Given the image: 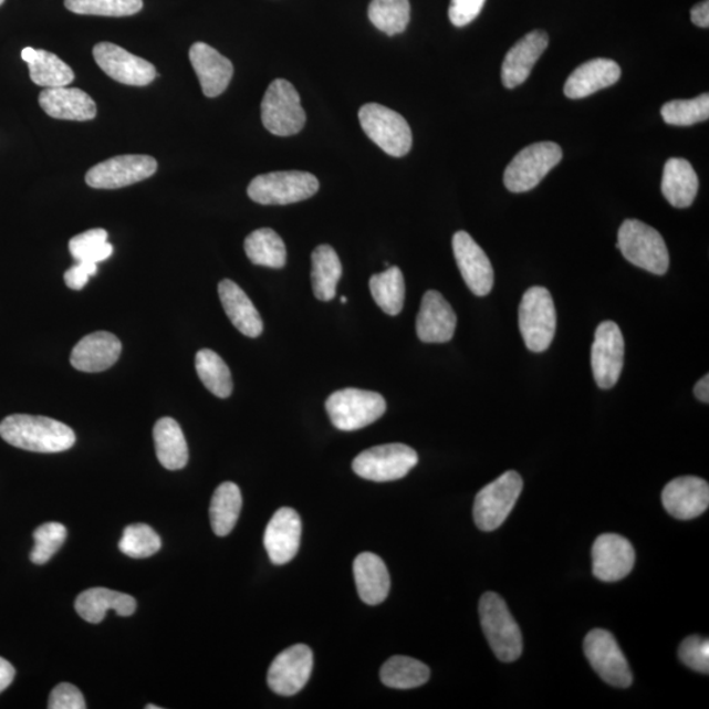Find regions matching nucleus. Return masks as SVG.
Segmentation results:
<instances>
[{"instance_id": "f257e3e1", "label": "nucleus", "mask_w": 709, "mask_h": 709, "mask_svg": "<svg viewBox=\"0 0 709 709\" xmlns=\"http://www.w3.org/2000/svg\"><path fill=\"white\" fill-rule=\"evenodd\" d=\"M0 437L7 444L39 453L67 451L75 445V434L67 425L46 417L13 414L0 423Z\"/></svg>"}, {"instance_id": "f03ea898", "label": "nucleus", "mask_w": 709, "mask_h": 709, "mask_svg": "<svg viewBox=\"0 0 709 709\" xmlns=\"http://www.w3.org/2000/svg\"><path fill=\"white\" fill-rule=\"evenodd\" d=\"M480 622L491 650L502 663H514L522 656L521 628L512 617L507 602L496 593H486L480 599Z\"/></svg>"}, {"instance_id": "7ed1b4c3", "label": "nucleus", "mask_w": 709, "mask_h": 709, "mask_svg": "<svg viewBox=\"0 0 709 709\" xmlns=\"http://www.w3.org/2000/svg\"><path fill=\"white\" fill-rule=\"evenodd\" d=\"M616 248L638 269L665 275L669 270L668 246L655 228L638 220H626L617 233Z\"/></svg>"}, {"instance_id": "20e7f679", "label": "nucleus", "mask_w": 709, "mask_h": 709, "mask_svg": "<svg viewBox=\"0 0 709 709\" xmlns=\"http://www.w3.org/2000/svg\"><path fill=\"white\" fill-rule=\"evenodd\" d=\"M557 314L552 294L544 286H532L523 294L519 306V329L525 347L532 353H544L556 334Z\"/></svg>"}, {"instance_id": "39448f33", "label": "nucleus", "mask_w": 709, "mask_h": 709, "mask_svg": "<svg viewBox=\"0 0 709 709\" xmlns=\"http://www.w3.org/2000/svg\"><path fill=\"white\" fill-rule=\"evenodd\" d=\"M319 189L320 181L311 173L278 171L252 179L248 195L252 201L262 206H288L311 199Z\"/></svg>"}, {"instance_id": "423d86ee", "label": "nucleus", "mask_w": 709, "mask_h": 709, "mask_svg": "<svg viewBox=\"0 0 709 709\" xmlns=\"http://www.w3.org/2000/svg\"><path fill=\"white\" fill-rule=\"evenodd\" d=\"M326 411L335 428L356 431L375 424L386 411V403L376 392L347 388L327 398Z\"/></svg>"}, {"instance_id": "0eeeda50", "label": "nucleus", "mask_w": 709, "mask_h": 709, "mask_svg": "<svg viewBox=\"0 0 709 709\" xmlns=\"http://www.w3.org/2000/svg\"><path fill=\"white\" fill-rule=\"evenodd\" d=\"M359 122L365 135L388 156L402 158L411 150L410 125L396 111L368 103L359 111Z\"/></svg>"}, {"instance_id": "6e6552de", "label": "nucleus", "mask_w": 709, "mask_h": 709, "mask_svg": "<svg viewBox=\"0 0 709 709\" xmlns=\"http://www.w3.org/2000/svg\"><path fill=\"white\" fill-rule=\"evenodd\" d=\"M523 490V480L515 470H509L476 496L473 518L477 528L491 532L500 529L515 508Z\"/></svg>"}, {"instance_id": "1a4fd4ad", "label": "nucleus", "mask_w": 709, "mask_h": 709, "mask_svg": "<svg viewBox=\"0 0 709 709\" xmlns=\"http://www.w3.org/2000/svg\"><path fill=\"white\" fill-rule=\"evenodd\" d=\"M261 111L264 128L275 136L298 135L306 123L298 90L285 80H275L270 84L265 91Z\"/></svg>"}, {"instance_id": "9d476101", "label": "nucleus", "mask_w": 709, "mask_h": 709, "mask_svg": "<svg viewBox=\"0 0 709 709\" xmlns=\"http://www.w3.org/2000/svg\"><path fill=\"white\" fill-rule=\"evenodd\" d=\"M561 159L563 150L557 144L546 142L530 145L518 153L504 170V186L514 194L531 191L561 163Z\"/></svg>"}, {"instance_id": "9b49d317", "label": "nucleus", "mask_w": 709, "mask_h": 709, "mask_svg": "<svg viewBox=\"0 0 709 709\" xmlns=\"http://www.w3.org/2000/svg\"><path fill=\"white\" fill-rule=\"evenodd\" d=\"M418 465V453L409 446L392 444L372 447L357 455L354 472L362 479L389 482L404 479Z\"/></svg>"}, {"instance_id": "f8f14e48", "label": "nucleus", "mask_w": 709, "mask_h": 709, "mask_svg": "<svg viewBox=\"0 0 709 709\" xmlns=\"http://www.w3.org/2000/svg\"><path fill=\"white\" fill-rule=\"evenodd\" d=\"M584 649L590 665L606 684L627 689L632 671L616 638L605 629H593L585 637Z\"/></svg>"}, {"instance_id": "ddd939ff", "label": "nucleus", "mask_w": 709, "mask_h": 709, "mask_svg": "<svg viewBox=\"0 0 709 709\" xmlns=\"http://www.w3.org/2000/svg\"><path fill=\"white\" fill-rule=\"evenodd\" d=\"M157 160L142 154H126L97 164L86 174V183L97 189H117L149 179L157 173Z\"/></svg>"}, {"instance_id": "4468645a", "label": "nucleus", "mask_w": 709, "mask_h": 709, "mask_svg": "<svg viewBox=\"0 0 709 709\" xmlns=\"http://www.w3.org/2000/svg\"><path fill=\"white\" fill-rule=\"evenodd\" d=\"M624 364V338L614 321L596 327L592 347V368L596 384L602 389L614 388L619 382Z\"/></svg>"}, {"instance_id": "2eb2a0df", "label": "nucleus", "mask_w": 709, "mask_h": 709, "mask_svg": "<svg viewBox=\"0 0 709 709\" xmlns=\"http://www.w3.org/2000/svg\"><path fill=\"white\" fill-rule=\"evenodd\" d=\"M312 671V649L304 644L293 645L273 659L267 684L273 692L282 697H292L304 689Z\"/></svg>"}, {"instance_id": "dca6fc26", "label": "nucleus", "mask_w": 709, "mask_h": 709, "mask_svg": "<svg viewBox=\"0 0 709 709\" xmlns=\"http://www.w3.org/2000/svg\"><path fill=\"white\" fill-rule=\"evenodd\" d=\"M93 54L97 66L118 83L143 87L156 80L157 72L153 63L137 58L122 46L101 42L94 46Z\"/></svg>"}, {"instance_id": "f3484780", "label": "nucleus", "mask_w": 709, "mask_h": 709, "mask_svg": "<svg viewBox=\"0 0 709 709\" xmlns=\"http://www.w3.org/2000/svg\"><path fill=\"white\" fill-rule=\"evenodd\" d=\"M456 263L470 292L488 296L494 285V270L479 243L467 231H458L452 238Z\"/></svg>"}, {"instance_id": "a211bd4d", "label": "nucleus", "mask_w": 709, "mask_h": 709, "mask_svg": "<svg viewBox=\"0 0 709 709\" xmlns=\"http://www.w3.org/2000/svg\"><path fill=\"white\" fill-rule=\"evenodd\" d=\"M593 573L603 582L626 578L635 566L636 554L629 540L616 533H603L593 545Z\"/></svg>"}, {"instance_id": "6ab92c4d", "label": "nucleus", "mask_w": 709, "mask_h": 709, "mask_svg": "<svg viewBox=\"0 0 709 709\" xmlns=\"http://www.w3.org/2000/svg\"><path fill=\"white\" fill-rule=\"evenodd\" d=\"M661 498L665 510L671 517L680 519V521H690L707 511L709 486L699 477H679L665 487Z\"/></svg>"}, {"instance_id": "aec40b11", "label": "nucleus", "mask_w": 709, "mask_h": 709, "mask_svg": "<svg viewBox=\"0 0 709 709\" xmlns=\"http://www.w3.org/2000/svg\"><path fill=\"white\" fill-rule=\"evenodd\" d=\"M301 532L303 524L296 510L282 508L275 512L264 532V548L272 564L285 565L296 557Z\"/></svg>"}, {"instance_id": "412c9836", "label": "nucleus", "mask_w": 709, "mask_h": 709, "mask_svg": "<svg viewBox=\"0 0 709 709\" xmlns=\"http://www.w3.org/2000/svg\"><path fill=\"white\" fill-rule=\"evenodd\" d=\"M458 317L438 291H427L417 317V335L425 343H447L453 338Z\"/></svg>"}, {"instance_id": "4be33fe9", "label": "nucleus", "mask_w": 709, "mask_h": 709, "mask_svg": "<svg viewBox=\"0 0 709 709\" xmlns=\"http://www.w3.org/2000/svg\"><path fill=\"white\" fill-rule=\"evenodd\" d=\"M189 61L207 97L221 95L233 79V63L206 42H195L189 49Z\"/></svg>"}, {"instance_id": "5701e85b", "label": "nucleus", "mask_w": 709, "mask_h": 709, "mask_svg": "<svg viewBox=\"0 0 709 709\" xmlns=\"http://www.w3.org/2000/svg\"><path fill=\"white\" fill-rule=\"evenodd\" d=\"M548 42L550 40L545 32L532 31L510 49L502 65L504 87L515 88L529 80L533 66L545 52Z\"/></svg>"}, {"instance_id": "b1692460", "label": "nucleus", "mask_w": 709, "mask_h": 709, "mask_svg": "<svg viewBox=\"0 0 709 709\" xmlns=\"http://www.w3.org/2000/svg\"><path fill=\"white\" fill-rule=\"evenodd\" d=\"M122 350V342L116 335L96 332L76 343L70 362L75 369L95 374L111 368L121 357Z\"/></svg>"}, {"instance_id": "393cba45", "label": "nucleus", "mask_w": 709, "mask_h": 709, "mask_svg": "<svg viewBox=\"0 0 709 709\" xmlns=\"http://www.w3.org/2000/svg\"><path fill=\"white\" fill-rule=\"evenodd\" d=\"M40 107L48 116L59 121L88 122L96 117V104L80 88L54 87L42 91Z\"/></svg>"}, {"instance_id": "a878e982", "label": "nucleus", "mask_w": 709, "mask_h": 709, "mask_svg": "<svg viewBox=\"0 0 709 709\" xmlns=\"http://www.w3.org/2000/svg\"><path fill=\"white\" fill-rule=\"evenodd\" d=\"M622 69L613 60L595 59L574 70L569 76L564 94L569 100H584L621 80Z\"/></svg>"}, {"instance_id": "bb28decb", "label": "nucleus", "mask_w": 709, "mask_h": 709, "mask_svg": "<svg viewBox=\"0 0 709 709\" xmlns=\"http://www.w3.org/2000/svg\"><path fill=\"white\" fill-rule=\"evenodd\" d=\"M354 577L361 599L365 605H380L388 598L390 577L388 567L377 554L364 552L354 561Z\"/></svg>"}, {"instance_id": "cd10ccee", "label": "nucleus", "mask_w": 709, "mask_h": 709, "mask_svg": "<svg viewBox=\"0 0 709 709\" xmlns=\"http://www.w3.org/2000/svg\"><path fill=\"white\" fill-rule=\"evenodd\" d=\"M219 294L223 311L238 332L250 338H258L263 333V321L242 288L225 279L219 284Z\"/></svg>"}, {"instance_id": "c85d7f7f", "label": "nucleus", "mask_w": 709, "mask_h": 709, "mask_svg": "<svg viewBox=\"0 0 709 709\" xmlns=\"http://www.w3.org/2000/svg\"><path fill=\"white\" fill-rule=\"evenodd\" d=\"M136 608L137 603L133 596L105 587L88 588L75 601L76 613L82 619L93 624L103 622L110 609L121 616H131Z\"/></svg>"}, {"instance_id": "c756f323", "label": "nucleus", "mask_w": 709, "mask_h": 709, "mask_svg": "<svg viewBox=\"0 0 709 709\" xmlns=\"http://www.w3.org/2000/svg\"><path fill=\"white\" fill-rule=\"evenodd\" d=\"M698 189V175L689 160L671 158L666 163L661 191L672 207L689 208L697 198Z\"/></svg>"}, {"instance_id": "7c9ffc66", "label": "nucleus", "mask_w": 709, "mask_h": 709, "mask_svg": "<svg viewBox=\"0 0 709 709\" xmlns=\"http://www.w3.org/2000/svg\"><path fill=\"white\" fill-rule=\"evenodd\" d=\"M21 59L30 66L34 84L45 88L66 87L74 81V72L59 55L31 46L24 48Z\"/></svg>"}, {"instance_id": "2f4dec72", "label": "nucleus", "mask_w": 709, "mask_h": 709, "mask_svg": "<svg viewBox=\"0 0 709 709\" xmlns=\"http://www.w3.org/2000/svg\"><path fill=\"white\" fill-rule=\"evenodd\" d=\"M157 458L168 470H179L187 466L188 446L177 420L160 418L153 430Z\"/></svg>"}, {"instance_id": "473e14b6", "label": "nucleus", "mask_w": 709, "mask_h": 709, "mask_svg": "<svg viewBox=\"0 0 709 709\" xmlns=\"http://www.w3.org/2000/svg\"><path fill=\"white\" fill-rule=\"evenodd\" d=\"M342 263L332 246L321 244L312 254V286L320 301L335 298L336 285L342 278Z\"/></svg>"}, {"instance_id": "72a5a7b5", "label": "nucleus", "mask_w": 709, "mask_h": 709, "mask_svg": "<svg viewBox=\"0 0 709 709\" xmlns=\"http://www.w3.org/2000/svg\"><path fill=\"white\" fill-rule=\"evenodd\" d=\"M242 509V494L234 482H223L210 501L209 517L217 536H228L236 528Z\"/></svg>"}, {"instance_id": "f704fd0d", "label": "nucleus", "mask_w": 709, "mask_h": 709, "mask_svg": "<svg viewBox=\"0 0 709 709\" xmlns=\"http://www.w3.org/2000/svg\"><path fill=\"white\" fill-rule=\"evenodd\" d=\"M244 252L251 263L270 267V269H283L286 263V248L275 230L262 228L246 238Z\"/></svg>"}, {"instance_id": "c9c22d12", "label": "nucleus", "mask_w": 709, "mask_h": 709, "mask_svg": "<svg viewBox=\"0 0 709 709\" xmlns=\"http://www.w3.org/2000/svg\"><path fill=\"white\" fill-rule=\"evenodd\" d=\"M430 669L411 657L395 656L383 665L382 682L390 689L409 690L424 686L430 679Z\"/></svg>"}, {"instance_id": "e433bc0d", "label": "nucleus", "mask_w": 709, "mask_h": 709, "mask_svg": "<svg viewBox=\"0 0 709 709\" xmlns=\"http://www.w3.org/2000/svg\"><path fill=\"white\" fill-rule=\"evenodd\" d=\"M369 290L375 303L389 315H398L405 304V279L398 267H388L369 280Z\"/></svg>"}, {"instance_id": "4c0bfd02", "label": "nucleus", "mask_w": 709, "mask_h": 709, "mask_svg": "<svg viewBox=\"0 0 709 709\" xmlns=\"http://www.w3.org/2000/svg\"><path fill=\"white\" fill-rule=\"evenodd\" d=\"M196 372L201 383L216 397L228 398L233 392L230 369L215 351L204 348L196 354Z\"/></svg>"}, {"instance_id": "58836bf2", "label": "nucleus", "mask_w": 709, "mask_h": 709, "mask_svg": "<svg viewBox=\"0 0 709 709\" xmlns=\"http://www.w3.org/2000/svg\"><path fill=\"white\" fill-rule=\"evenodd\" d=\"M368 18L378 31L388 37L403 33L410 21L409 0H372Z\"/></svg>"}, {"instance_id": "ea45409f", "label": "nucleus", "mask_w": 709, "mask_h": 709, "mask_svg": "<svg viewBox=\"0 0 709 709\" xmlns=\"http://www.w3.org/2000/svg\"><path fill=\"white\" fill-rule=\"evenodd\" d=\"M70 254L76 262L88 261L101 263L114 254V246L108 242V233L104 229H93L75 236L69 242Z\"/></svg>"}, {"instance_id": "a19ab883", "label": "nucleus", "mask_w": 709, "mask_h": 709, "mask_svg": "<svg viewBox=\"0 0 709 709\" xmlns=\"http://www.w3.org/2000/svg\"><path fill=\"white\" fill-rule=\"evenodd\" d=\"M69 11L79 15L123 18L143 10V0H65Z\"/></svg>"}, {"instance_id": "79ce46f5", "label": "nucleus", "mask_w": 709, "mask_h": 709, "mask_svg": "<svg viewBox=\"0 0 709 709\" xmlns=\"http://www.w3.org/2000/svg\"><path fill=\"white\" fill-rule=\"evenodd\" d=\"M118 548L128 557L147 559L163 548V540L150 525L131 524L124 530Z\"/></svg>"}, {"instance_id": "37998d69", "label": "nucleus", "mask_w": 709, "mask_h": 709, "mask_svg": "<svg viewBox=\"0 0 709 709\" xmlns=\"http://www.w3.org/2000/svg\"><path fill=\"white\" fill-rule=\"evenodd\" d=\"M661 115L666 124L676 126H690L706 122L709 117V95L666 103L661 108Z\"/></svg>"}, {"instance_id": "c03bdc74", "label": "nucleus", "mask_w": 709, "mask_h": 709, "mask_svg": "<svg viewBox=\"0 0 709 709\" xmlns=\"http://www.w3.org/2000/svg\"><path fill=\"white\" fill-rule=\"evenodd\" d=\"M67 530L61 523H45L34 531V546L31 551L30 559L33 564L44 565L55 553L61 550L66 542Z\"/></svg>"}, {"instance_id": "a18cd8bd", "label": "nucleus", "mask_w": 709, "mask_h": 709, "mask_svg": "<svg viewBox=\"0 0 709 709\" xmlns=\"http://www.w3.org/2000/svg\"><path fill=\"white\" fill-rule=\"evenodd\" d=\"M678 655L680 661L690 669L703 674L709 671V642L708 638L690 636L680 644Z\"/></svg>"}, {"instance_id": "49530a36", "label": "nucleus", "mask_w": 709, "mask_h": 709, "mask_svg": "<svg viewBox=\"0 0 709 709\" xmlns=\"http://www.w3.org/2000/svg\"><path fill=\"white\" fill-rule=\"evenodd\" d=\"M86 707L82 692L70 684L55 686L49 697V709H84Z\"/></svg>"}, {"instance_id": "de8ad7c7", "label": "nucleus", "mask_w": 709, "mask_h": 709, "mask_svg": "<svg viewBox=\"0 0 709 709\" xmlns=\"http://www.w3.org/2000/svg\"><path fill=\"white\" fill-rule=\"evenodd\" d=\"M487 0H451L448 17L455 27H466L480 15Z\"/></svg>"}, {"instance_id": "09e8293b", "label": "nucleus", "mask_w": 709, "mask_h": 709, "mask_svg": "<svg viewBox=\"0 0 709 709\" xmlns=\"http://www.w3.org/2000/svg\"><path fill=\"white\" fill-rule=\"evenodd\" d=\"M96 263L88 261L79 262L65 272V283L70 290L81 291L88 283V279L96 275Z\"/></svg>"}, {"instance_id": "8fccbe9b", "label": "nucleus", "mask_w": 709, "mask_h": 709, "mask_svg": "<svg viewBox=\"0 0 709 709\" xmlns=\"http://www.w3.org/2000/svg\"><path fill=\"white\" fill-rule=\"evenodd\" d=\"M691 21L700 28L709 27V2L705 0L691 9Z\"/></svg>"}, {"instance_id": "3c124183", "label": "nucleus", "mask_w": 709, "mask_h": 709, "mask_svg": "<svg viewBox=\"0 0 709 709\" xmlns=\"http://www.w3.org/2000/svg\"><path fill=\"white\" fill-rule=\"evenodd\" d=\"M15 674V668L7 659L0 657V694L13 682Z\"/></svg>"}, {"instance_id": "603ef678", "label": "nucleus", "mask_w": 709, "mask_h": 709, "mask_svg": "<svg viewBox=\"0 0 709 709\" xmlns=\"http://www.w3.org/2000/svg\"><path fill=\"white\" fill-rule=\"evenodd\" d=\"M695 396L699 402L708 404L709 403V376L705 375L695 385L694 388Z\"/></svg>"}, {"instance_id": "864d4df0", "label": "nucleus", "mask_w": 709, "mask_h": 709, "mask_svg": "<svg viewBox=\"0 0 709 709\" xmlns=\"http://www.w3.org/2000/svg\"><path fill=\"white\" fill-rule=\"evenodd\" d=\"M159 708H160V707L153 706V705H150V706H146V709H159Z\"/></svg>"}, {"instance_id": "5fc2aeb1", "label": "nucleus", "mask_w": 709, "mask_h": 709, "mask_svg": "<svg viewBox=\"0 0 709 709\" xmlns=\"http://www.w3.org/2000/svg\"><path fill=\"white\" fill-rule=\"evenodd\" d=\"M341 303L342 304H346L347 303V298H345V296L341 298Z\"/></svg>"}, {"instance_id": "6e6d98bb", "label": "nucleus", "mask_w": 709, "mask_h": 709, "mask_svg": "<svg viewBox=\"0 0 709 709\" xmlns=\"http://www.w3.org/2000/svg\"><path fill=\"white\" fill-rule=\"evenodd\" d=\"M3 3H4V0H0V6H2Z\"/></svg>"}]
</instances>
